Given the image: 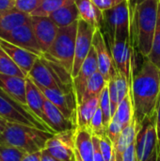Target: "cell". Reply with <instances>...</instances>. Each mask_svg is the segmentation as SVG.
<instances>
[{
    "label": "cell",
    "mask_w": 160,
    "mask_h": 161,
    "mask_svg": "<svg viewBox=\"0 0 160 161\" xmlns=\"http://www.w3.org/2000/svg\"><path fill=\"white\" fill-rule=\"evenodd\" d=\"M130 84L135 118L141 124L157 113L160 101V69L145 58L138 73H133Z\"/></svg>",
    "instance_id": "1"
},
{
    "label": "cell",
    "mask_w": 160,
    "mask_h": 161,
    "mask_svg": "<svg viewBox=\"0 0 160 161\" xmlns=\"http://www.w3.org/2000/svg\"><path fill=\"white\" fill-rule=\"evenodd\" d=\"M53 133L20 124L8 123L7 128L0 136V144L16 147L26 154L42 151Z\"/></svg>",
    "instance_id": "2"
},
{
    "label": "cell",
    "mask_w": 160,
    "mask_h": 161,
    "mask_svg": "<svg viewBox=\"0 0 160 161\" xmlns=\"http://www.w3.org/2000/svg\"><path fill=\"white\" fill-rule=\"evenodd\" d=\"M159 6V0H145L137 7V48L144 58L148 57L152 49Z\"/></svg>",
    "instance_id": "3"
},
{
    "label": "cell",
    "mask_w": 160,
    "mask_h": 161,
    "mask_svg": "<svg viewBox=\"0 0 160 161\" xmlns=\"http://www.w3.org/2000/svg\"><path fill=\"white\" fill-rule=\"evenodd\" d=\"M78 28V21L65 27L58 28L57 37L47 53L43 54V58L53 60L61 65L72 75L75 42Z\"/></svg>",
    "instance_id": "4"
},
{
    "label": "cell",
    "mask_w": 160,
    "mask_h": 161,
    "mask_svg": "<svg viewBox=\"0 0 160 161\" xmlns=\"http://www.w3.org/2000/svg\"><path fill=\"white\" fill-rule=\"evenodd\" d=\"M0 117L5 119L8 123L33 126L53 133V131L38 119L27 107L14 100L2 89H0Z\"/></svg>",
    "instance_id": "5"
},
{
    "label": "cell",
    "mask_w": 160,
    "mask_h": 161,
    "mask_svg": "<svg viewBox=\"0 0 160 161\" xmlns=\"http://www.w3.org/2000/svg\"><path fill=\"white\" fill-rule=\"evenodd\" d=\"M104 25L106 26L108 44L114 41H130V19L127 0L104 12Z\"/></svg>",
    "instance_id": "6"
},
{
    "label": "cell",
    "mask_w": 160,
    "mask_h": 161,
    "mask_svg": "<svg viewBox=\"0 0 160 161\" xmlns=\"http://www.w3.org/2000/svg\"><path fill=\"white\" fill-rule=\"evenodd\" d=\"M156 120L157 113L155 116L144 120L141 124L137 123L135 143L138 161H147L157 145Z\"/></svg>",
    "instance_id": "7"
},
{
    "label": "cell",
    "mask_w": 160,
    "mask_h": 161,
    "mask_svg": "<svg viewBox=\"0 0 160 161\" xmlns=\"http://www.w3.org/2000/svg\"><path fill=\"white\" fill-rule=\"evenodd\" d=\"M44 149L58 161H74L75 129L54 134Z\"/></svg>",
    "instance_id": "8"
},
{
    "label": "cell",
    "mask_w": 160,
    "mask_h": 161,
    "mask_svg": "<svg viewBox=\"0 0 160 161\" xmlns=\"http://www.w3.org/2000/svg\"><path fill=\"white\" fill-rule=\"evenodd\" d=\"M96 27L88 24L82 19L78 20V28L75 42V51L74 66L72 71V78H74L78 74L83 62L87 58L91 47L93 36L96 31Z\"/></svg>",
    "instance_id": "9"
},
{
    "label": "cell",
    "mask_w": 160,
    "mask_h": 161,
    "mask_svg": "<svg viewBox=\"0 0 160 161\" xmlns=\"http://www.w3.org/2000/svg\"><path fill=\"white\" fill-rule=\"evenodd\" d=\"M27 77H29L37 85L47 89L61 90L63 92H74V87H68L61 82L59 77L43 57H41L37 59Z\"/></svg>",
    "instance_id": "10"
},
{
    "label": "cell",
    "mask_w": 160,
    "mask_h": 161,
    "mask_svg": "<svg viewBox=\"0 0 160 161\" xmlns=\"http://www.w3.org/2000/svg\"><path fill=\"white\" fill-rule=\"evenodd\" d=\"M108 45L116 69L123 73L130 81L135 70V50L132 47L130 41H114Z\"/></svg>",
    "instance_id": "11"
},
{
    "label": "cell",
    "mask_w": 160,
    "mask_h": 161,
    "mask_svg": "<svg viewBox=\"0 0 160 161\" xmlns=\"http://www.w3.org/2000/svg\"><path fill=\"white\" fill-rule=\"evenodd\" d=\"M0 38L12 44L26 49L40 57L43 56V53L34 35L30 22L17 26L10 31L0 33Z\"/></svg>",
    "instance_id": "12"
},
{
    "label": "cell",
    "mask_w": 160,
    "mask_h": 161,
    "mask_svg": "<svg viewBox=\"0 0 160 161\" xmlns=\"http://www.w3.org/2000/svg\"><path fill=\"white\" fill-rule=\"evenodd\" d=\"M30 24L42 53H47L57 37L58 27L49 17L43 16H30Z\"/></svg>",
    "instance_id": "13"
},
{
    "label": "cell",
    "mask_w": 160,
    "mask_h": 161,
    "mask_svg": "<svg viewBox=\"0 0 160 161\" xmlns=\"http://www.w3.org/2000/svg\"><path fill=\"white\" fill-rule=\"evenodd\" d=\"M92 46L95 50L96 57H97L98 70L101 73V75L104 76V78L108 82L111 79V77L114 75L116 67L110 50L108 49L107 42L100 29H96L94 33Z\"/></svg>",
    "instance_id": "14"
},
{
    "label": "cell",
    "mask_w": 160,
    "mask_h": 161,
    "mask_svg": "<svg viewBox=\"0 0 160 161\" xmlns=\"http://www.w3.org/2000/svg\"><path fill=\"white\" fill-rule=\"evenodd\" d=\"M98 71L99 70H98L97 57H96L95 50L92 46L87 58L83 62L78 74L74 78H73V87H74V92L75 94L77 105L82 103L89 79Z\"/></svg>",
    "instance_id": "15"
},
{
    "label": "cell",
    "mask_w": 160,
    "mask_h": 161,
    "mask_svg": "<svg viewBox=\"0 0 160 161\" xmlns=\"http://www.w3.org/2000/svg\"><path fill=\"white\" fill-rule=\"evenodd\" d=\"M0 46L27 77L35 62L41 57L0 38Z\"/></svg>",
    "instance_id": "16"
},
{
    "label": "cell",
    "mask_w": 160,
    "mask_h": 161,
    "mask_svg": "<svg viewBox=\"0 0 160 161\" xmlns=\"http://www.w3.org/2000/svg\"><path fill=\"white\" fill-rule=\"evenodd\" d=\"M43 122L54 134L76 129V125L71 120L67 119L64 114L46 98L43 106Z\"/></svg>",
    "instance_id": "17"
},
{
    "label": "cell",
    "mask_w": 160,
    "mask_h": 161,
    "mask_svg": "<svg viewBox=\"0 0 160 161\" xmlns=\"http://www.w3.org/2000/svg\"><path fill=\"white\" fill-rule=\"evenodd\" d=\"M0 89L22 105H26V77L0 74Z\"/></svg>",
    "instance_id": "18"
},
{
    "label": "cell",
    "mask_w": 160,
    "mask_h": 161,
    "mask_svg": "<svg viewBox=\"0 0 160 161\" xmlns=\"http://www.w3.org/2000/svg\"><path fill=\"white\" fill-rule=\"evenodd\" d=\"M45 96L39 87L29 78L26 77V105L28 109L42 123L43 122V106Z\"/></svg>",
    "instance_id": "19"
},
{
    "label": "cell",
    "mask_w": 160,
    "mask_h": 161,
    "mask_svg": "<svg viewBox=\"0 0 160 161\" xmlns=\"http://www.w3.org/2000/svg\"><path fill=\"white\" fill-rule=\"evenodd\" d=\"M80 19L93 25L97 29H102L104 25V12L101 11L91 0H75Z\"/></svg>",
    "instance_id": "20"
},
{
    "label": "cell",
    "mask_w": 160,
    "mask_h": 161,
    "mask_svg": "<svg viewBox=\"0 0 160 161\" xmlns=\"http://www.w3.org/2000/svg\"><path fill=\"white\" fill-rule=\"evenodd\" d=\"M100 96L91 97L84 100L81 104L77 105L76 109V128L91 130V120L99 108Z\"/></svg>",
    "instance_id": "21"
},
{
    "label": "cell",
    "mask_w": 160,
    "mask_h": 161,
    "mask_svg": "<svg viewBox=\"0 0 160 161\" xmlns=\"http://www.w3.org/2000/svg\"><path fill=\"white\" fill-rule=\"evenodd\" d=\"M30 22V15L17 8L0 10V33L14 29Z\"/></svg>",
    "instance_id": "22"
},
{
    "label": "cell",
    "mask_w": 160,
    "mask_h": 161,
    "mask_svg": "<svg viewBox=\"0 0 160 161\" xmlns=\"http://www.w3.org/2000/svg\"><path fill=\"white\" fill-rule=\"evenodd\" d=\"M75 149L83 161H93L94 147L92 133L89 129H75Z\"/></svg>",
    "instance_id": "23"
},
{
    "label": "cell",
    "mask_w": 160,
    "mask_h": 161,
    "mask_svg": "<svg viewBox=\"0 0 160 161\" xmlns=\"http://www.w3.org/2000/svg\"><path fill=\"white\" fill-rule=\"evenodd\" d=\"M49 18L58 28H60L77 22L80 19V15L75 3H73L56 10L49 16Z\"/></svg>",
    "instance_id": "24"
},
{
    "label": "cell",
    "mask_w": 160,
    "mask_h": 161,
    "mask_svg": "<svg viewBox=\"0 0 160 161\" xmlns=\"http://www.w3.org/2000/svg\"><path fill=\"white\" fill-rule=\"evenodd\" d=\"M115 114L117 115L119 121L123 125L124 129L126 128L128 125H130L133 120L135 119V110H134L131 89H130V92L127 93V95L120 103Z\"/></svg>",
    "instance_id": "25"
},
{
    "label": "cell",
    "mask_w": 160,
    "mask_h": 161,
    "mask_svg": "<svg viewBox=\"0 0 160 161\" xmlns=\"http://www.w3.org/2000/svg\"><path fill=\"white\" fill-rule=\"evenodd\" d=\"M107 85H108V81L104 78V76L101 75V73L99 71L96 72L89 79V81L87 83V87L85 90V93H84L82 102L84 100H87L91 97L100 96L101 92L107 87Z\"/></svg>",
    "instance_id": "26"
},
{
    "label": "cell",
    "mask_w": 160,
    "mask_h": 161,
    "mask_svg": "<svg viewBox=\"0 0 160 161\" xmlns=\"http://www.w3.org/2000/svg\"><path fill=\"white\" fill-rule=\"evenodd\" d=\"M73 3H75V0H43L41 6L34 12H32L30 16L49 17L56 10Z\"/></svg>",
    "instance_id": "27"
},
{
    "label": "cell",
    "mask_w": 160,
    "mask_h": 161,
    "mask_svg": "<svg viewBox=\"0 0 160 161\" xmlns=\"http://www.w3.org/2000/svg\"><path fill=\"white\" fill-rule=\"evenodd\" d=\"M0 74L16 75L21 77H26L21 69L14 63V61L9 58V56L2 49L0 46Z\"/></svg>",
    "instance_id": "28"
},
{
    "label": "cell",
    "mask_w": 160,
    "mask_h": 161,
    "mask_svg": "<svg viewBox=\"0 0 160 161\" xmlns=\"http://www.w3.org/2000/svg\"><path fill=\"white\" fill-rule=\"evenodd\" d=\"M149 60H151L157 67L160 69V6L158 8V17H157V28L153 40L152 49L148 57H146Z\"/></svg>",
    "instance_id": "29"
},
{
    "label": "cell",
    "mask_w": 160,
    "mask_h": 161,
    "mask_svg": "<svg viewBox=\"0 0 160 161\" xmlns=\"http://www.w3.org/2000/svg\"><path fill=\"white\" fill-rule=\"evenodd\" d=\"M99 108H101L104 124L106 127L108 128L111 119H112V113H111V104L109 99V92H108V87H107L103 90V92L100 94L99 98Z\"/></svg>",
    "instance_id": "30"
},
{
    "label": "cell",
    "mask_w": 160,
    "mask_h": 161,
    "mask_svg": "<svg viewBox=\"0 0 160 161\" xmlns=\"http://www.w3.org/2000/svg\"><path fill=\"white\" fill-rule=\"evenodd\" d=\"M145 0H127L130 19V42L132 47L137 48V31H136V11L137 7Z\"/></svg>",
    "instance_id": "31"
},
{
    "label": "cell",
    "mask_w": 160,
    "mask_h": 161,
    "mask_svg": "<svg viewBox=\"0 0 160 161\" xmlns=\"http://www.w3.org/2000/svg\"><path fill=\"white\" fill-rule=\"evenodd\" d=\"M26 155L16 147L0 144V161H22Z\"/></svg>",
    "instance_id": "32"
},
{
    "label": "cell",
    "mask_w": 160,
    "mask_h": 161,
    "mask_svg": "<svg viewBox=\"0 0 160 161\" xmlns=\"http://www.w3.org/2000/svg\"><path fill=\"white\" fill-rule=\"evenodd\" d=\"M91 131L93 136H96L98 138L108 136L107 134V127L104 124L103 114L101 111V108H98L92 120L91 123Z\"/></svg>",
    "instance_id": "33"
},
{
    "label": "cell",
    "mask_w": 160,
    "mask_h": 161,
    "mask_svg": "<svg viewBox=\"0 0 160 161\" xmlns=\"http://www.w3.org/2000/svg\"><path fill=\"white\" fill-rule=\"evenodd\" d=\"M123 130H124V126L121 124V122L119 121L117 115L115 114L112 117V119H111V121H110V123H109V125H108V126L107 128L108 137L109 138V140L111 141V142L113 143L114 146L118 142L119 138H120Z\"/></svg>",
    "instance_id": "34"
},
{
    "label": "cell",
    "mask_w": 160,
    "mask_h": 161,
    "mask_svg": "<svg viewBox=\"0 0 160 161\" xmlns=\"http://www.w3.org/2000/svg\"><path fill=\"white\" fill-rule=\"evenodd\" d=\"M42 2L43 0H15V8L30 15L41 6Z\"/></svg>",
    "instance_id": "35"
},
{
    "label": "cell",
    "mask_w": 160,
    "mask_h": 161,
    "mask_svg": "<svg viewBox=\"0 0 160 161\" xmlns=\"http://www.w3.org/2000/svg\"><path fill=\"white\" fill-rule=\"evenodd\" d=\"M98 138V137H97ZM99 139V144H100V149L102 152V155L104 157L105 161H111L112 158L115 154V149L114 145L109 140L108 136L98 138Z\"/></svg>",
    "instance_id": "36"
},
{
    "label": "cell",
    "mask_w": 160,
    "mask_h": 161,
    "mask_svg": "<svg viewBox=\"0 0 160 161\" xmlns=\"http://www.w3.org/2000/svg\"><path fill=\"white\" fill-rule=\"evenodd\" d=\"M108 92H109V99H110V104H111V113L112 117L115 115L118 107L120 105V98H119V92L117 90L116 83L111 77V79L108 82Z\"/></svg>",
    "instance_id": "37"
},
{
    "label": "cell",
    "mask_w": 160,
    "mask_h": 161,
    "mask_svg": "<svg viewBox=\"0 0 160 161\" xmlns=\"http://www.w3.org/2000/svg\"><path fill=\"white\" fill-rule=\"evenodd\" d=\"M93 4L103 12L112 9L125 0H91Z\"/></svg>",
    "instance_id": "38"
},
{
    "label": "cell",
    "mask_w": 160,
    "mask_h": 161,
    "mask_svg": "<svg viewBox=\"0 0 160 161\" xmlns=\"http://www.w3.org/2000/svg\"><path fill=\"white\" fill-rule=\"evenodd\" d=\"M92 141H93V147H94V158L93 161H105L104 157L102 155L100 144H99V139L96 136L92 135Z\"/></svg>",
    "instance_id": "39"
},
{
    "label": "cell",
    "mask_w": 160,
    "mask_h": 161,
    "mask_svg": "<svg viewBox=\"0 0 160 161\" xmlns=\"http://www.w3.org/2000/svg\"><path fill=\"white\" fill-rule=\"evenodd\" d=\"M15 8V0H0V10Z\"/></svg>",
    "instance_id": "40"
},
{
    "label": "cell",
    "mask_w": 160,
    "mask_h": 161,
    "mask_svg": "<svg viewBox=\"0 0 160 161\" xmlns=\"http://www.w3.org/2000/svg\"><path fill=\"white\" fill-rule=\"evenodd\" d=\"M156 128H157V144L160 149V101L159 105L157 109V120H156Z\"/></svg>",
    "instance_id": "41"
},
{
    "label": "cell",
    "mask_w": 160,
    "mask_h": 161,
    "mask_svg": "<svg viewBox=\"0 0 160 161\" xmlns=\"http://www.w3.org/2000/svg\"><path fill=\"white\" fill-rule=\"evenodd\" d=\"M41 151L33 154H27L22 161H41Z\"/></svg>",
    "instance_id": "42"
},
{
    "label": "cell",
    "mask_w": 160,
    "mask_h": 161,
    "mask_svg": "<svg viewBox=\"0 0 160 161\" xmlns=\"http://www.w3.org/2000/svg\"><path fill=\"white\" fill-rule=\"evenodd\" d=\"M147 161H160V149L158 144L155 148L154 152L152 153L151 157L147 159Z\"/></svg>",
    "instance_id": "43"
},
{
    "label": "cell",
    "mask_w": 160,
    "mask_h": 161,
    "mask_svg": "<svg viewBox=\"0 0 160 161\" xmlns=\"http://www.w3.org/2000/svg\"><path fill=\"white\" fill-rule=\"evenodd\" d=\"M41 161H58V159H56L54 157H52L45 149H43L41 151Z\"/></svg>",
    "instance_id": "44"
},
{
    "label": "cell",
    "mask_w": 160,
    "mask_h": 161,
    "mask_svg": "<svg viewBox=\"0 0 160 161\" xmlns=\"http://www.w3.org/2000/svg\"><path fill=\"white\" fill-rule=\"evenodd\" d=\"M7 125H8V122L2 117H0V136L3 134V132L7 128Z\"/></svg>",
    "instance_id": "45"
},
{
    "label": "cell",
    "mask_w": 160,
    "mask_h": 161,
    "mask_svg": "<svg viewBox=\"0 0 160 161\" xmlns=\"http://www.w3.org/2000/svg\"><path fill=\"white\" fill-rule=\"evenodd\" d=\"M74 161H83V159L81 158V157L78 154V152H77L76 149H75V155H74Z\"/></svg>",
    "instance_id": "46"
},
{
    "label": "cell",
    "mask_w": 160,
    "mask_h": 161,
    "mask_svg": "<svg viewBox=\"0 0 160 161\" xmlns=\"http://www.w3.org/2000/svg\"><path fill=\"white\" fill-rule=\"evenodd\" d=\"M159 2H160V0H159Z\"/></svg>",
    "instance_id": "47"
}]
</instances>
